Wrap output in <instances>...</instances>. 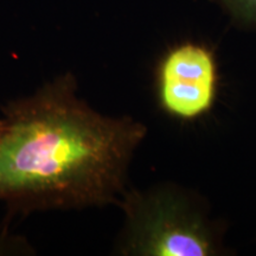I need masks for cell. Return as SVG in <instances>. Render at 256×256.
<instances>
[{
  "mask_svg": "<svg viewBox=\"0 0 256 256\" xmlns=\"http://www.w3.org/2000/svg\"><path fill=\"white\" fill-rule=\"evenodd\" d=\"M146 134L133 118L98 113L60 74L2 108L0 202L25 215L118 203Z\"/></svg>",
  "mask_w": 256,
  "mask_h": 256,
  "instance_id": "1",
  "label": "cell"
},
{
  "mask_svg": "<svg viewBox=\"0 0 256 256\" xmlns=\"http://www.w3.org/2000/svg\"><path fill=\"white\" fill-rule=\"evenodd\" d=\"M120 202L124 212L120 255L214 256L222 250L215 226L179 188L126 191Z\"/></svg>",
  "mask_w": 256,
  "mask_h": 256,
  "instance_id": "2",
  "label": "cell"
},
{
  "mask_svg": "<svg viewBox=\"0 0 256 256\" xmlns=\"http://www.w3.org/2000/svg\"><path fill=\"white\" fill-rule=\"evenodd\" d=\"M217 68L206 46L184 43L168 50L160 60L156 90L160 107L171 116L194 120L215 101Z\"/></svg>",
  "mask_w": 256,
  "mask_h": 256,
  "instance_id": "3",
  "label": "cell"
},
{
  "mask_svg": "<svg viewBox=\"0 0 256 256\" xmlns=\"http://www.w3.org/2000/svg\"><path fill=\"white\" fill-rule=\"evenodd\" d=\"M240 24L256 28V0H216Z\"/></svg>",
  "mask_w": 256,
  "mask_h": 256,
  "instance_id": "4",
  "label": "cell"
},
{
  "mask_svg": "<svg viewBox=\"0 0 256 256\" xmlns=\"http://www.w3.org/2000/svg\"><path fill=\"white\" fill-rule=\"evenodd\" d=\"M19 250H30L25 243L19 242L18 238H0V255L4 254L2 252H19Z\"/></svg>",
  "mask_w": 256,
  "mask_h": 256,
  "instance_id": "5",
  "label": "cell"
}]
</instances>
